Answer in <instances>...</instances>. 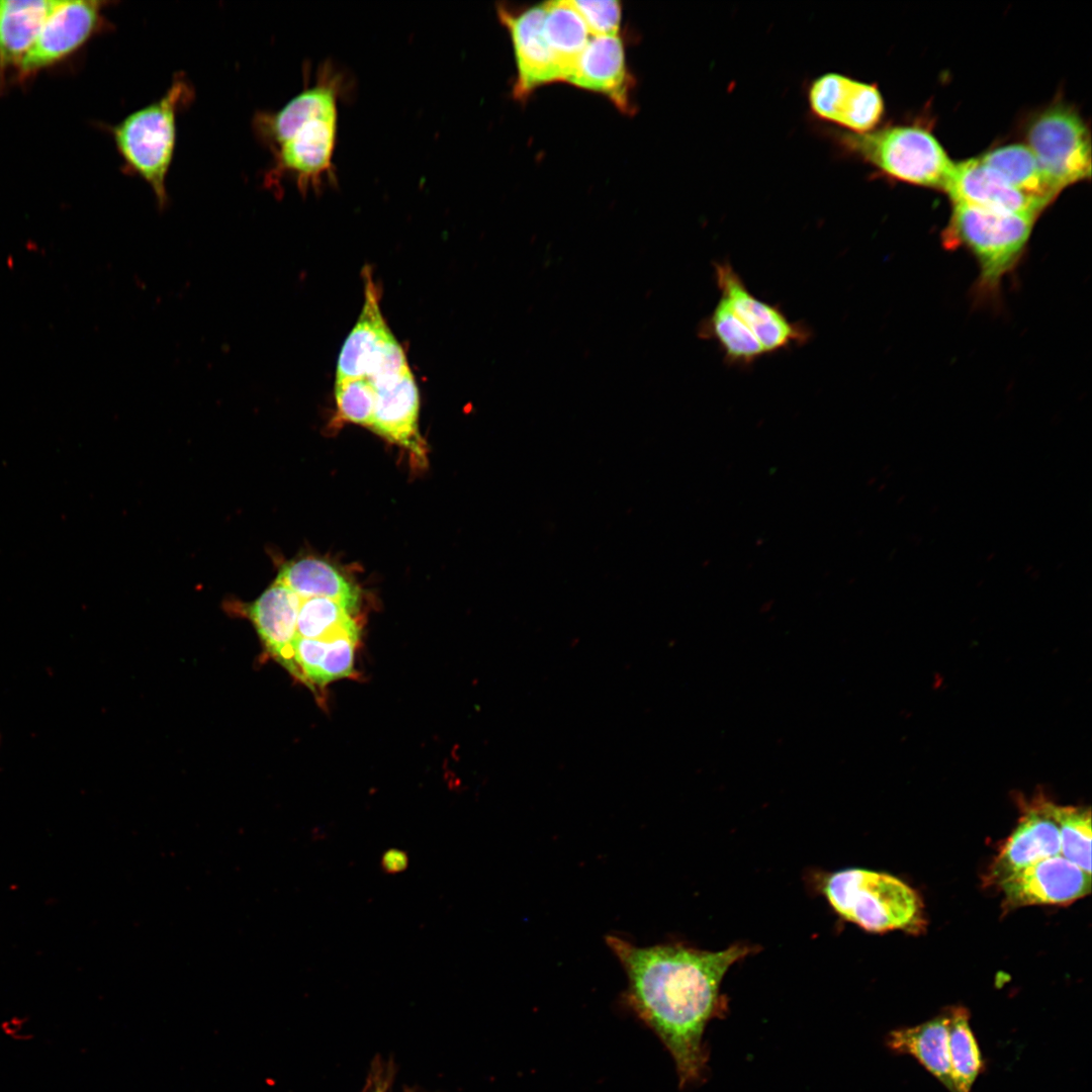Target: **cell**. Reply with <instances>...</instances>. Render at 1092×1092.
Wrapping results in <instances>:
<instances>
[{
  "label": "cell",
  "instance_id": "16",
  "mask_svg": "<svg viewBox=\"0 0 1092 1092\" xmlns=\"http://www.w3.org/2000/svg\"><path fill=\"white\" fill-rule=\"evenodd\" d=\"M301 599L275 580L250 607L248 615L268 652L293 675L296 622Z\"/></svg>",
  "mask_w": 1092,
  "mask_h": 1092
},
{
  "label": "cell",
  "instance_id": "9",
  "mask_svg": "<svg viewBox=\"0 0 1092 1092\" xmlns=\"http://www.w3.org/2000/svg\"><path fill=\"white\" fill-rule=\"evenodd\" d=\"M713 267L721 296L753 333L766 354L802 347L813 338V331L807 324L790 321L780 306L754 296L729 261L714 262Z\"/></svg>",
  "mask_w": 1092,
  "mask_h": 1092
},
{
  "label": "cell",
  "instance_id": "10",
  "mask_svg": "<svg viewBox=\"0 0 1092 1092\" xmlns=\"http://www.w3.org/2000/svg\"><path fill=\"white\" fill-rule=\"evenodd\" d=\"M104 5L100 1H54L36 39L18 65L20 73H34L83 46L97 31Z\"/></svg>",
  "mask_w": 1092,
  "mask_h": 1092
},
{
  "label": "cell",
  "instance_id": "30",
  "mask_svg": "<svg viewBox=\"0 0 1092 1092\" xmlns=\"http://www.w3.org/2000/svg\"><path fill=\"white\" fill-rule=\"evenodd\" d=\"M593 36L617 35L622 15L619 1L568 0Z\"/></svg>",
  "mask_w": 1092,
  "mask_h": 1092
},
{
  "label": "cell",
  "instance_id": "19",
  "mask_svg": "<svg viewBox=\"0 0 1092 1092\" xmlns=\"http://www.w3.org/2000/svg\"><path fill=\"white\" fill-rule=\"evenodd\" d=\"M366 278L364 306L342 347L336 379L365 377L375 355L394 338L382 317L373 281L369 274Z\"/></svg>",
  "mask_w": 1092,
  "mask_h": 1092
},
{
  "label": "cell",
  "instance_id": "27",
  "mask_svg": "<svg viewBox=\"0 0 1092 1092\" xmlns=\"http://www.w3.org/2000/svg\"><path fill=\"white\" fill-rule=\"evenodd\" d=\"M1061 855L1091 875L1090 809L1056 805Z\"/></svg>",
  "mask_w": 1092,
  "mask_h": 1092
},
{
  "label": "cell",
  "instance_id": "4",
  "mask_svg": "<svg viewBox=\"0 0 1092 1092\" xmlns=\"http://www.w3.org/2000/svg\"><path fill=\"white\" fill-rule=\"evenodd\" d=\"M826 129L839 153L891 179L944 191L954 167L936 138L921 126L888 125L864 133Z\"/></svg>",
  "mask_w": 1092,
  "mask_h": 1092
},
{
  "label": "cell",
  "instance_id": "22",
  "mask_svg": "<svg viewBox=\"0 0 1092 1092\" xmlns=\"http://www.w3.org/2000/svg\"><path fill=\"white\" fill-rule=\"evenodd\" d=\"M54 1L0 0V67L19 65L36 39Z\"/></svg>",
  "mask_w": 1092,
  "mask_h": 1092
},
{
  "label": "cell",
  "instance_id": "24",
  "mask_svg": "<svg viewBox=\"0 0 1092 1092\" xmlns=\"http://www.w3.org/2000/svg\"><path fill=\"white\" fill-rule=\"evenodd\" d=\"M546 3L543 34L560 81H567L588 41V30L566 0Z\"/></svg>",
  "mask_w": 1092,
  "mask_h": 1092
},
{
  "label": "cell",
  "instance_id": "28",
  "mask_svg": "<svg viewBox=\"0 0 1092 1092\" xmlns=\"http://www.w3.org/2000/svg\"><path fill=\"white\" fill-rule=\"evenodd\" d=\"M335 395L340 417L370 427L373 421L376 390L366 377L336 379Z\"/></svg>",
  "mask_w": 1092,
  "mask_h": 1092
},
{
  "label": "cell",
  "instance_id": "29",
  "mask_svg": "<svg viewBox=\"0 0 1092 1092\" xmlns=\"http://www.w3.org/2000/svg\"><path fill=\"white\" fill-rule=\"evenodd\" d=\"M359 632L345 633L327 639L318 669L316 686L350 676L354 671V655Z\"/></svg>",
  "mask_w": 1092,
  "mask_h": 1092
},
{
  "label": "cell",
  "instance_id": "31",
  "mask_svg": "<svg viewBox=\"0 0 1092 1092\" xmlns=\"http://www.w3.org/2000/svg\"><path fill=\"white\" fill-rule=\"evenodd\" d=\"M380 864L386 874L400 873L408 866L407 853L397 848L387 849L381 856Z\"/></svg>",
  "mask_w": 1092,
  "mask_h": 1092
},
{
  "label": "cell",
  "instance_id": "21",
  "mask_svg": "<svg viewBox=\"0 0 1092 1092\" xmlns=\"http://www.w3.org/2000/svg\"><path fill=\"white\" fill-rule=\"evenodd\" d=\"M276 580L301 600L326 598L343 604L351 612L358 605L357 587L334 566L317 558H302L284 564Z\"/></svg>",
  "mask_w": 1092,
  "mask_h": 1092
},
{
  "label": "cell",
  "instance_id": "3",
  "mask_svg": "<svg viewBox=\"0 0 1092 1092\" xmlns=\"http://www.w3.org/2000/svg\"><path fill=\"white\" fill-rule=\"evenodd\" d=\"M193 98L192 84L177 74L163 96L129 113L112 128L125 168L147 183L160 209L168 204L166 181L176 147L177 117Z\"/></svg>",
  "mask_w": 1092,
  "mask_h": 1092
},
{
  "label": "cell",
  "instance_id": "2",
  "mask_svg": "<svg viewBox=\"0 0 1092 1092\" xmlns=\"http://www.w3.org/2000/svg\"><path fill=\"white\" fill-rule=\"evenodd\" d=\"M347 79L334 65L320 66L312 85L276 111H260L252 121L273 160L265 184L275 191L290 178L301 194L336 181L333 157L338 131V103Z\"/></svg>",
  "mask_w": 1092,
  "mask_h": 1092
},
{
  "label": "cell",
  "instance_id": "8",
  "mask_svg": "<svg viewBox=\"0 0 1092 1092\" xmlns=\"http://www.w3.org/2000/svg\"><path fill=\"white\" fill-rule=\"evenodd\" d=\"M811 114L835 129L864 133L876 129L885 112L882 93L867 83L838 72L812 79L806 89Z\"/></svg>",
  "mask_w": 1092,
  "mask_h": 1092
},
{
  "label": "cell",
  "instance_id": "1",
  "mask_svg": "<svg viewBox=\"0 0 1092 1092\" xmlns=\"http://www.w3.org/2000/svg\"><path fill=\"white\" fill-rule=\"evenodd\" d=\"M606 941L626 972L628 1005L670 1053L680 1086L699 1081L707 1063L705 1028L723 1011L721 982L753 947L734 944L717 951L681 944L641 947L616 935H608Z\"/></svg>",
  "mask_w": 1092,
  "mask_h": 1092
},
{
  "label": "cell",
  "instance_id": "20",
  "mask_svg": "<svg viewBox=\"0 0 1092 1092\" xmlns=\"http://www.w3.org/2000/svg\"><path fill=\"white\" fill-rule=\"evenodd\" d=\"M979 160L1000 174L1017 191L1045 208L1061 192L1025 145L997 147L980 156Z\"/></svg>",
  "mask_w": 1092,
  "mask_h": 1092
},
{
  "label": "cell",
  "instance_id": "13",
  "mask_svg": "<svg viewBox=\"0 0 1092 1092\" xmlns=\"http://www.w3.org/2000/svg\"><path fill=\"white\" fill-rule=\"evenodd\" d=\"M952 204H964L999 213L1038 217L1045 209L1023 195L1000 174L973 158L954 164L944 189Z\"/></svg>",
  "mask_w": 1092,
  "mask_h": 1092
},
{
  "label": "cell",
  "instance_id": "26",
  "mask_svg": "<svg viewBox=\"0 0 1092 1092\" xmlns=\"http://www.w3.org/2000/svg\"><path fill=\"white\" fill-rule=\"evenodd\" d=\"M351 613L346 606L330 599L301 600L296 622L297 637L328 639L359 632Z\"/></svg>",
  "mask_w": 1092,
  "mask_h": 1092
},
{
  "label": "cell",
  "instance_id": "23",
  "mask_svg": "<svg viewBox=\"0 0 1092 1092\" xmlns=\"http://www.w3.org/2000/svg\"><path fill=\"white\" fill-rule=\"evenodd\" d=\"M697 332L700 338L717 343L729 366H751L766 354L753 333L722 296L712 312L700 322Z\"/></svg>",
  "mask_w": 1092,
  "mask_h": 1092
},
{
  "label": "cell",
  "instance_id": "17",
  "mask_svg": "<svg viewBox=\"0 0 1092 1092\" xmlns=\"http://www.w3.org/2000/svg\"><path fill=\"white\" fill-rule=\"evenodd\" d=\"M375 390L376 403L370 428L425 461V444L418 428L420 397L411 370L398 380Z\"/></svg>",
  "mask_w": 1092,
  "mask_h": 1092
},
{
  "label": "cell",
  "instance_id": "7",
  "mask_svg": "<svg viewBox=\"0 0 1092 1092\" xmlns=\"http://www.w3.org/2000/svg\"><path fill=\"white\" fill-rule=\"evenodd\" d=\"M1026 147L1062 191L1091 176L1090 132L1076 109L1056 103L1035 114L1025 129Z\"/></svg>",
  "mask_w": 1092,
  "mask_h": 1092
},
{
  "label": "cell",
  "instance_id": "15",
  "mask_svg": "<svg viewBox=\"0 0 1092 1092\" xmlns=\"http://www.w3.org/2000/svg\"><path fill=\"white\" fill-rule=\"evenodd\" d=\"M566 82L602 93L622 111H631V77L625 64L624 47L618 35L589 38Z\"/></svg>",
  "mask_w": 1092,
  "mask_h": 1092
},
{
  "label": "cell",
  "instance_id": "6",
  "mask_svg": "<svg viewBox=\"0 0 1092 1092\" xmlns=\"http://www.w3.org/2000/svg\"><path fill=\"white\" fill-rule=\"evenodd\" d=\"M822 890L836 913L868 931L909 929L921 918L915 891L888 874L846 869L829 875Z\"/></svg>",
  "mask_w": 1092,
  "mask_h": 1092
},
{
  "label": "cell",
  "instance_id": "18",
  "mask_svg": "<svg viewBox=\"0 0 1092 1092\" xmlns=\"http://www.w3.org/2000/svg\"><path fill=\"white\" fill-rule=\"evenodd\" d=\"M949 1009L918 1025L892 1030L887 1038L891 1051L913 1057L949 1092H953L948 1056Z\"/></svg>",
  "mask_w": 1092,
  "mask_h": 1092
},
{
  "label": "cell",
  "instance_id": "12",
  "mask_svg": "<svg viewBox=\"0 0 1092 1092\" xmlns=\"http://www.w3.org/2000/svg\"><path fill=\"white\" fill-rule=\"evenodd\" d=\"M546 3L512 10L499 5L497 15L513 43L517 80L515 96L526 97L546 83L560 81L557 68L543 34Z\"/></svg>",
  "mask_w": 1092,
  "mask_h": 1092
},
{
  "label": "cell",
  "instance_id": "11",
  "mask_svg": "<svg viewBox=\"0 0 1092 1092\" xmlns=\"http://www.w3.org/2000/svg\"><path fill=\"white\" fill-rule=\"evenodd\" d=\"M999 885L1010 906L1068 904L1090 893L1091 875L1059 854L1025 867Z\"/></svg>",
  "mask_w": 1092,
  "mask_h": 1092
},
{
  "label": "cell",
  "instance_id": "25",
  "mask_svg": "<svg viewBox=\"0 0 1092 1092\" xmlns=\"http://www.w3.org/2000/svg\"><path fill=\"white\" fill-rule=\"evenodd\" d=\"M948 1009V1056L953 1092H971L985 1069L984 1060L970 1025L969 1010L963 1006Z\"/></svg>",
  "mask_w": 1092,
  "mask_h": 1092
},
{
  "label": "cell",
  "instance_id": "14",
  "mask_svg": "<svg viewBox=\"0 0 1092 1092\" xmlns=\"http://www.w3.org/2000/svg\"><path fill=\"white\" fill-rule=\"evenodd\" d=\"M1056 805L1035 800L1025 808L992 866L991 877L995 882L1000 884L1035 861L1061 854Z\"/></svg>",
  "mask_w": 1092,
  "mask_h": 1092
},
{
  "label": "cell",
  "instance_id": "5",
  "mask_svg": "<svg viewBox=\"0 0 1092 1092\" xmlns=\"http://www.w3.org/2000/svg\"><path fill=\"white\" fill-rule=\"evenodd\" d=\"M1036 219L953 204L942 243L947 250L971 252L979 267L978 295L994 297L1025 253Z\"/></svg>",
  "mask_w": 1092,
  "mask_h": 1092
}]
</instances>
